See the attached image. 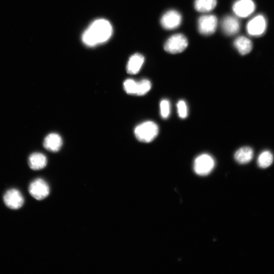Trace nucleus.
Segmentation results:
<instances>
[{
  "label": "nucleus",
  "instance_id": "nucleus-1",
  "mask_svg": "<svg viewBox=\"0 0 274 274\" xmlns=\"http://www.w3.org/2000/svg\"><path fill=\"white\" fill-rule=\"evenodd\" d=\"M113 29L111 23L104 19L94 21L83 34V43L89 46H95L106 42L109 39Z\"/></svg>",
  "mask_w": 274,
  "mask_h": 274
},
{
  "label": "nucleus",
  "instance_id": "nucleus-4",
  "mask_svg": "<svg viewBox=\"0 0 274 274\" xmlns=\"http://www.w3.org/2000/svg\"><path fill=\"white\" fill-rule=\"evenodd\" d=\"M188 46V40L182 34H177L172 36L164 45L165 51L171 54L183 52Z\"/></svg>",
  "mask_w": 274,
  "mask_h": 274
},
{
  "label": "nucleus",
  "instance_id": "nucleus-3",
  "mask_svg": "<svg viewBox=\"0 0 274 274\" xmlns=\"http://www.w3.org/2000/svg\"><path fill=\"white\" fill-rule=\"evenodd\" d=\"M215 167V161L213 157L206 154L198 156L195 159L194 169L195 173L200 176H206Z\"/></svg>",
  "mask_w": 274,
  "mask_h": 274
},
{
  "label": "nucleus",
  "instance_id": "nucleus-16",
  "mask_svg": "<svg viewBox=\"0 0 274 274\" xmlns=\"http://www.w3.org/2000/svg\"><path fill=\"white\" fill-rule=\"evenodd\" d=\"M234 45L242 55L250 53L253 46L252 41L244 36L238 37L234 41Z\"/></svg>",
  "mask_w": 274,
  "mask_h": 274
},
{
  "label": "nucleus",
  "instance_id": "nucleus-19",
  "mask_svg": "<svg viewBox=\"0 0 274 274\" xmlns=\"http://www.w3.org/2000/svg\"><path fill=\"white\" fill-rule=\"evenodd\" d=\"M152 88L151 82L147 79H143L138 81L137 96H144L146 95Z\"/></svg>",
  "mask_w": 274,
  "mask_h": 274
},
{
  "label": "nucleus",
  "instance_id": "nucleus-13",
  "mask_svg": "<svg viewBox=\"0 0 274 274\" xmlns=\"http://www.w3.org/2000/svg\"><path fill=\"white\" fill-rule=\"evenodd\" d=\"M144 62V57L139 54L133 55L129 59L127 66V72L132 75L136 74L140 71Z\"/></svg>",
  "mask_w": 274,
  "mask_h": 274
},
{
  "label": "nucleus",
  "instance_id": "nucleus-11",
  "mask_svg": "<svg viewBox=\"0 0 274 274\" xmlns=\"http://www.w3.org/2000/svg\"><path fill=\"white\" fill-rule=\"evenodd\" d=\"M221 27L226 34L232 36L238 33L240 24L239 20L235 18L228 16L222 20Z\"/></svg>",
  "mask_w": 274,
  "mask_h": 274
},
{
  "label": "nucleus",
  "instance_id": "nucleus-21",
  "mask_svg": "<svg viewBox=\"0 0 274 274\" xmlns=\"http://www.w3.org/2000/svg\"><path fill=\"white\" fill-rule=\"evenodd\" d=\"M160 113L162 118L167 119L170 114V103L168 99H163L160 103Z\"/></svg>",
  "mask_w": 274,
  "mask_h": 274
},
{
  "label": "nucleus",
  "instance_id": "nucleus-9",
  "mask_svg": "<svg viewBox=\"0 0 274 274\" xmlns=\"http://www.w3.org/2000/svg\"><path fill=\"white\" fill-rule=\"evenodd\" d=\"M4 201L6 206L11 209H20L24 204V198L21 194L17 190L11 189L4 195Z\"/></svg>",
  "mask_w": 274,
  "mask_h": 274
},
{
  "label": "nucleus",
  "instance_id": "nucleus-18",
  "mask_svg": "<svg viewBox=\"0 0 274 274\" xmlns=\"http://www.w3.org/2000/svg\"><path fill=\"white\" fill-rule=\"evenodd\" d=\"M273 160V154L269 151H265L259 155L257 159V164L260 168L266 169L272 164Z\"/></svg>",
  "mask_w": 274,
  "mask_h": 274
},
{
  "label": "nucleus",
  "instance_id": "nucleus-20",
  "mask_svg": "<svg viewBox=\"0 0 274 274\" xmlns=\"http://www.w3.org/2000/svg\"><path fill=\"white\" fill-rule=\"evenodd\" d=\"M137 88H138V81L133 79H128L123 83L124 90L129 95H136Z\"/></svg>",
  "mask_w": 274,
  "mask_h": 274
},
{
  "label": "nucleus",
  "instance_id": "nucleus-7",
  "mask_svg": "<svg viewBox=\"0 0 274 274\" xmlns=\"http://www.w3.org/2000/svg\"><path fill=\"white\" fill-rule=\"evenodd\" d=\"M182 21V17L178 12L170 10L161 18L162 27L166 30H173L178 28Z\"/></svg>",
  "mask_w": 274,
  "mask_h": 274
},
{
  "label": "nucleus",
  "instance_id": "nucleus-6",
  "mask_svg": "<svg viewBox=\"0 0 274 274\" xmlns=\"http://www.w3.org/2000/svg\"><path fill=\"white\" fill-rule=\"evenodd\" d=\"M29 192L37 200H42L49 194V188L47 183L42 179H37L30 185Z\"/></svg>",
  "mask_w": 274,
  "mask_h": 274
},
{
  "label": "nucleus",
  "instance_id": "nucleus-22",
  "mask_svg": "<svg viewBox=\"0 0 274 274\" xmlns=\"http://www.w3.org/2000/svg\"><path fill=\"white\" fill-rule=\"evenodd\" d=\"M177 111L179 117L184 119L188 116V108L186 103L183 100H180L177 104Z\"/></svg>",
  "mask_w": 274,
  "mask_h": 274
},
{
  "label": "nucleus",
  "instance_id": "nucleus-12",
  "mask_svg": "<svg viewBox=\"0 0 274 274\" xmlns=\"http://www.w3.org/2000/svg\"><path fill=\"white\" fill-rule=\"evenodd\" d=\"M63 144V141L60 136L56 133L50 134L44 139V147L49 152H59Z\"/></svg>",
  "mask_w": 274,
  "mask_h": 274
},
{
  "label": "nucleus",
  "instance_id": "nucleus-8",
  "mask_svg": "<svg viewBox=\"0 0 274 274\" xmlns=\"http://www.w3.org/2000/svg\"><path fill=\"white\" fill-rule=\"evenodd\" d=\"M255 5L253 0H238L233 5L234 13L239 17L246 18L253 13Z\"/></svg>",
  "mask_w": 274,
  "mask_h": 274
},
{
  "label": "nucleus",
  "instance_id": "nucleus-14",
  "mask_svg": "<svg viewBox=\"0 0 274 274\" xmlns=\"http://www.w3.org/2000/svg\"><path fill=\"white\" fill-rule=\"evenodd\" d=\"M254 151L250 147H243L236 151L234 157L236 161L240 164H246L250 163L254 157Z\"/></svg>",
  "mask_w": 274,
  "mask_h": 274
},
{
  "label": "nucleus",
  "instance_id": "nucleus-2",
  "mask_svg": "<svg viewBox=\"0 0 274 274\" xmlns=\"http://www.w3.org/2000/svg\"><path fill=\"white\" fill-rule=\"evenodd\" d=\"M159 132L157 123L152 121L144 122L135 129L136 138L143 143H150L155 139Z\"/></svg>",
  "mask_w": 274,
  "mask_h": 274
},
{
  "label": "nucleus",
  "instance_id": "nucleus-15",
  "mask_svg": "<svg viewBox=\"0 0 274 274\" xmlns=\"http://www.w3.org/2000/svg\"><path fill=\"white\" fill-rule=\"evenodd\" d=\"M47 164V158L41 153H34L29 158V166L34 170L42 169L46 167Z\"/></svg>",
  "mask_w": 274,
  "mask_h": 274
},
{
  "label": "nucleus",
  "instance_id": "nucleus-5",
  "mask_svg": "<svg viewBox=\"0 0 274 274\" xmlns=\"http://www.w3.org/2000/svg\"><path fill=\"white\" fill-rule=\"evenodd\" d=\"M217 23V19L214 15L202 16L198 21V31L204 35H213L216 31Z\"/></svg>",
  "mask_w": 274,
  "mask_h": 274
},
{
  "label": "nucleus",
  "instance_id": "nucleus-17",
  "mask_svg": "<svg viewBox=\"0 0 274 274\" xmlns=\"http://www.w3.org/2000/svg\"><path fill=\"white\" fill-rule=\"evenodd\" d=\"M217 4V0H196L195 8L198 12H208L214 10Z\"/></svg>",
  "mask_w": 274,
  "mask_h": 274
},
{
  "label": "nucleus",
  "instance_id": "nucleus-10",
  "mask_svg": "<svg viewBox=\"0 0 274 274\" xmlns=\"http://www.w3.org/2000/svg\"><path fill=\"white\" fill-rule=\"evenodd\" d=\"M267 22L263 16H257L248 22L247 31L252 36H260L266 31Z\"/></svg>",
  "mask_w": 274,
  "mask_h": 274
}]
</instances>
